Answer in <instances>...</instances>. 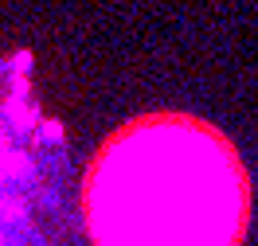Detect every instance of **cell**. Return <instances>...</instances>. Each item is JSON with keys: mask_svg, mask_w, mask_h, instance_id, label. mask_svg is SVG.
I'll return each mask as SVG.
<instances>
[{"mask_svg": "<svg viewBox=\"0 0 258 246\" xmlns=\"http://www.w3.org/2000/svg\"><path fill=\"white\" fill-rule=\"evenodd\" d=\"M82 211L94 246H239L250 184L215 125L149 114L98 148Z\"/></svg>", "mask_w": 258, "mask_h": 246, "instance_id": "obj_1", "label": "cell"}]
</instances>
